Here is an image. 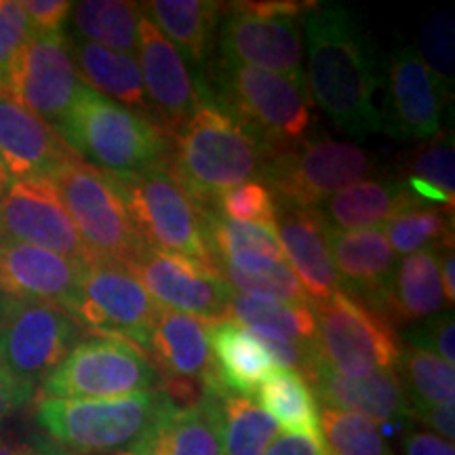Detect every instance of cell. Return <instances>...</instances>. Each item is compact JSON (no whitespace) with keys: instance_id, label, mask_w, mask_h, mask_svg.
<instances>
[{"instance_id":"cell-23","label":"cell","mask_w":455,"mask_h":455,"mask_svg":"<svg viewBox=\"0 0 455 455\" xmlns=\"http://www.w3.org/2000/svg\"><path fill=\"white\" fill-rule=\"evenodd\" d=\"M83 264L32 244L0 241V298L70 308Z\"/></svg>"},{"instance_id":"cell-13","label":"cell","mask_w":455,"mask_h":455,"mask_svg":"<svg viewBox=\"0 0 455 455\" xmlns=\"http://www.w3.org/2000/svg\"><path fill=\"white\" fill-rule=\"evenodd\" d=\"M84 335L61 306L0 298V365L36 388Z\"/></svg>"},{"instance_id":"cell-46","label":"cell","mask_w":455,"mask_h":455,"mask_svg":"<svg viewBox=\"0 0 455 455\" xmlns=\"http://www.w3.org/2000/svg\"><path fill=\"white\" fill-rule=\"evenodd\" d=\"M34 395V386L15 378L13 373L7 371L0 365V424L11 418L17 409L24 407Z\"/></svg>"},{"instance_id":"cell-9","label":"cell","mask_w":455,"mask_h":455,"mask_svg":"<svg viewBox=\"0 0 455 455\" xmlns=\"http://www.w3.org/2000/svg\"><path fill=\"white\" fill-rule=\"evenodd\" d=\"M161 388L155 365L135 344L114 338L81 339L43 382V398L104 401Z\"/></svg>"},{"instance_id":"cell-31","label":"cell","mask_w":455,"mask_h":455,"mask_svg":"<svg viewBox=\"0 0 455 455\" xmlns=\"http://www.w3.org/2000/svg\"><path fill=\"white\" fill-rule=\"evenodd\" d=\"M212 409L224 455H264L278 436V426L251 396L235 392L201 395Z\"/></svg>"},{"instance_id":"cell-17","label":"cell","mask_w":455,"mask_h":455,"mask_svg":"<svg viewBox=\"0 0 455 455\" xmlns=\"http://www.w3.org/2000/svg\"><path fill=\"white\" fill-rule=\"evenodd\" d=\"M64 32H32L11 70L7 93L44 123L61 121L81 89Z\"/></svg>"},{"instance_id":"cell-27","label":"cell","mask_w":455,"mask_h":455,"mask_svg":"<svg viewBox=\"0 0 455 455\" xmlns=\"http://www.w3.org/2000/svg\"><path fill=\"white\" fill-rule=\"evenodd\" d=\"M131 451L138 455H224L204 396L184 405L169 398Z\"/></svg>"},{"instance_id":"cell-29","label":"cell","mask_w":455,"mask_h":455,"mask_svg":"<svg viewBox=\"0 0 455 455\" xmlns=\"http://www.w3.org/2000/svg\"><path fill=\"white\" fill-rule=\"evenodd\" d=\"M209 344L220 384L235 395H258L259 386L276 369L255 335L232 318L209 325Z\"/></svg>"},{"instance_id":"cell-21","label":"cell","mask_w":455,"mask_h":455,"mask_svg":"<svg viewBox=\"0 0 455 455\" xmlns=\"http://www.w3.org/2000/svg\"><path fill=\"white\" fill-rule=\"evenodd\" d=\"M327 243L341 291L384 318L396 272V253L382 228L350 232L327 228Z\"/></svg>"},{"instance_id":"cell-25","label":"cell","mask_w":455,"mask_h":455,"mask_svg":"<svg viewBox=\"0 0 455 455\" xmlns=\"http://www.w3.org/2000/svg\"><path fill=\"white\" fill-rule=\"evenodd\" d=\"M422 201L398 178L363 180L341 188L316 204L315 212L333 230H371L388 224L398 213L422 207Z\"/></svg>"},{"instance_id":"cell-51","label":"cell","mask_w":455,"mask_h":455,"mask_svg":"<svg viewBox=\"0 0 455 455\" xmlns=\"http://www.w3.org/2000/svg\"><path fill=\"white\" fill-rule=\"evenodd\" d=\"M455 255H453V247H445L439 251V270H441V284H443V293H445V301L449 304V308L453 306L455 301Z\"/></svg>"},{"instance_id":"cell-12","label":"cell","mask_w":455,"mask_h":455,"mask_svg":"<svg viewBox=\"0 0 455 455\" xmlns=\"http://www.w3.org/2000/svg\"><path fill=\"white\" fill-rule=\"evenodd\" d=\"M161 306L127 266L106 259L84 264L68 312L83 331L124 339L144 350Z\"/></svg>"},{"instance_id":"cell-22","label":"cell","mask_w":455,"mask_h":455,"mask_svg":"<svg viewBox=\"0 0 455 455\" xmlns=\"http://www.w3.org/2000/svg\"><path fill=\"white\" fill-rule=\"evenodd\" d=\"M275 198V196H272ZM276 238L310 304H323L341 291L338 270L327 243V226L315 209L275 198Z\"/></svg>"},{"instance_id":"cell-28","label":"cell","mask_w":455,"mask_h":455,"mask_svg":"<svg viewBox=\"0 0 455 455\" xmlns=\"http://www.w3.org/2000/svg\"><path fill=\"white\" fill-rule=\"evenodd\" d=\"M447 301L441 284L439 251H419L396 264L395 281L384 318L395 327H413L445 315Z\"/></svg>"},{"instance_id":"cell-20","label":"cell","mask_w":455,"mask_h":455,"mask_svg":"<svg viewBox=\"0 0 455 455\" xmlns=\"http://www.w3.org/2000/svg\"><path fill=\"white\" fill-rule=\"evenodd\" d=\"M74 158H81L53 124L26 110L0 91V161L11 181L53 178Z\"/></svg>"},{"instance_id":"cell-52","label":"cell","mask_w":455,"mask_h":455,"mask_svg":"<svg viewBox=\"0 0 455 455\" xmlns=\"http://www.w3.org/2000/svg\"><path fill=\"white\" fill-rule=\"evenodd\" d=\"M9 186H11V178H9L7 169H4L3 161H0V198L4 196V192L9 190Z\"/></svg>"},{"instance_id":"cell-50","label":"cell","mask_w":455,"mask_h":455,"mask_svg":"<svg viewBox=\"0 0 455 455\" xmlns=\"http://www.w3.org/2000/svg\"><path fill=\"white\" fill-rule=\"evenodd\" d=\"M0 455H76L55 443H21L0 439Z\"/></svg>"},{"instance_id":"cell-10","label":"cell","mask_w":455,"mask_h":455,"mask_svg":"<svg viewBox=\"0 0 455 455\" xmlns=\"http://www.w3.org/2000/svg\"><path fill=\"white\" fill-rule=\"evenodd\" d=\"M375 171L378 161L365 148L333 138H306L270 156L259 181L275 198L315 209L341 188L367 180Z\"/></svg>"},{"instance_id":"cell-32","label":"cell","mask_w":455,"mask_h":455,"mask_svg":"<svg viewBox=\"0 0 455 455\" xmlns=\"http://www.w3.org/2000/svg\"><path fill=\"white\" fill-rule=\"evenodd\" d=\"M204 230L213 261H226L241 272H261L287 261L276 232L228 220L215 209H204Z\"/></svg>"},{"instance_id":"cell-34","label":"cell","mask_w":455,"mask_h":455,"mask_svg":"<svg viewBox=\"0 0 455 455\" xmlns=\"http://www.w3.org/2000/svg\"><path fill=\"white\" fill-rule=\"evenodd\" d=\"M140 17V3L124 0H84L72 3L70 9L74 36L133 57L138 49Z\"/></svg>"},{"instance_id":"cell-53","label":"cell","mask_w":455,"mask_h":455,"mask_svg":"<svg viewBox=\"0 0 455 455\" xmlns=\"http://www.w3.org/2000/svg\"><path fill=\"white\" fill-rule=\"evenodd\" d=\"M118 455H138V453H135V451H131V449H129V451H121V453H118Z\"/></svg>"},{"instance_id":"cell-7","label":"cell","mask_w":455,"mask_h":455,"mask_svg":"<svg viewBox=\"0 0 455 455\" xmlns=\"http://www.w3.org/2000/svg\"><path fill=\"white\" fill-rule=\"evenodd\" d=\"M49 180L91 258L121 266L138 258L146 243L129 218L116 175L74 158Z\"/></svg>"},{"instance_id":"cell-33","label":"cell","mask_w":455,"mask_h":455,"mask_svg":"<svg viewBox=\"0 0 455 455\" xmlns=\"http://www.w3.org/2000/svg\"><path fill=\"white\" fill-rule=\"evenodd\" d=\"M316 403L308 379L291 369H275L258 390V405L270 415L272 422L289 435L325 445Z\"/></svg>"},{"instance_id":"cell-41","label":"cell","mask_w":455,"mask_h":455,"mask_svg":"<svg viewBox=\"0 0 455 455\" xmlns=\"http://www.w3.org/2000/svg\"><path fill=\"white\" fill-rule=\"evenodd\" d=\"M418 55L428 68L441 93L451 100L453 93V13L449 9L436 11L422 24L419 30Z\"/></svg>"},{"instance_id":"cell-3","label":"cell","mask_w":455,"mask_h":455,"mask_svg":"<svg viewBox=\"0 0 455 455\" xmlns=\"http://www.w3.org/2000/svg\"><path fill=\"white\" fill-rule=\"evenodd\" d=\"M55 129L84 163L114 175L163 167L173 141L158 124L87 84H81Z\"/></svg>"},{"instance_id":"cell-47","label":"cell","mask_w":455,"mask_h":455,"mask_svg":"<svg viewBox=\"0 0 455 455\" xmlns=\"http://www.w3.org/2000/svg\"><path fill=\"white\" fill-rule=\"evenodd\" d=\"M411 418L419 419V422L435 430L432 435L441 436L449 443H453L455 436V405L453 403H445V405H426V407H413Z\"/></svg>"},{"instance_id":"cell-6","label":"cell","mask_w":455,"mask_h":455,"mask_svg":"<svg viewBox=\"0 0 455 455\" xmlns=\"http://www.w3.org/2000/svg\"><path fill=\"white\" fill-rule=\"evenodd\" d=\"M312 3L261 0L224 4L220 20V60L275 72L299 89L304 76V15Z\"/></svg>"},{"instance_id":"cell-24","label":"cell","mask_w":455,"mask_h":455,"mask_svg":"<svg viewBox=\"0 0 455 455\" xmlns=\"http://www.w3.org/2000/svg\"><path fill=\"white\" fill-rule=\"evenodd\" d=\"M323 407L356 413L378 422H396L411 418V401L398 373H371L348 378L315 358L304 375Z\"/></svg>"},{"instance_id":"cell-18","label":"cell","mask_w":455,"mask_h":455,"mask_svg":"<svg viewBox=\"0 0 455 455\" xmlns=\"http://www.w3.org/2000/svg\"><path fill=\"white\" fill-rule=\"evenodd\" d=\"M135 60H138L152 112H155L161 129L173 140V135L184 127L190 114L195 112L203 93V81L196 83L192 78L184 57L152 24L150 17L144 15V11H141L138 24Z\"/></svg>"},{"instance_id":"cell-26","label":"cell","mask_w":455,"mask_h":455,"mask_svg":"<svg viewBox=\"0 0 455 455\" xmlns=\"http://www.w3.org/2000/svg\"><path fill=\"white\" fill-rule=\"evenodd\" d=\"M66 41L83 84L158 124L150 101L146 98L144 81H141L138 60L133 55L118 53V51L81 41L76 36H66Z\"/></svg>"},{"instance_id":"cell-44","label":"cell","mask_w":455,"mask_h":455,"mask_svg":"<svg viewBox=\"0 0 455 455\" xmlns=\"http://www.w3.org/2000/svg\"><path fill=\"white\" fill-rule=\"evenodd\" d=\"M409 344L415 348L428 350L432 355L441 356L443 361L455 363V323H453V312L447 310L445 315L432 318L422 325H413L403 329Z\"/></svg>"},{"instance_id":"cell-37","label":"cell","mask_w":455,"mask_h":455,"mask_svg":"<svg viewBox=\"0 0 455 455\" xmlns=\"http://www.w3.org/2000/svg\"><path fill=\"white\" fill-rule=\"evenodd\" d=\"M382 232L392 251L405 258L419 251H441L453 247V212L422 204L398 213L384 224Z\"/></svg>"},{"instance_id":"cell-38","label":"cell","mask_w":455,"mask_h":455,"mask_svg":"<svg viewBox=\"0 0 455 455\" xmlns=\"http://www.w3.org/2000/svg\"><path fill=\"white\" fill-rule=\"evenodd\" d=\"M398 378L413 407L445 405L455 398V367L428 350L403 348Z\"/></svg>"},{"instance_id":"cell-8","label":"cell","mask_w":455,"mask_h":455,"mask_svg":"<svg viewBox=\"0 0 455 455\" xmlns=\"http://www.w3.org/2000/svg\"><path fill=\"white\" fill-rule=\"evenodd\" d=\"M135 230L155 251L213 266L204 230V209L163 167L116 175Z\"/></svg>"},{"instance_id":"cell-1","label":"cell","mask_w":455,"mask_h":455,"mask_svg":"<svg viewBox=\"0 0 455 455\" xmlns=\"http://www.w3.org/2000/svg\"><path fill=\"white\" fill-rule=\"evenodd\" d=\"M304 43L306 83L335 127L358 140L384 131L382 110L375 106L378 70L355 17L338 4L312 3L304 15Z\"/></svg>"},{"instance_id":"cell-40","label":"cell","mask_w":455,"mask_h":455,"mask_svg":"<svg viewBox=\"0 0 455 455\" xmlns=\"http://www.w3.org/2000/svg\"><path fill=\"white\" fill-rule=\"evenodd\" d=\"M213 268L218 270L221 281L238 295L312 306L308 293L304 291L299 278L295 276L287 261H281V264H275L272 268L261 272H241L226 261H213Z\"/></svg>"},{"instance_id":"cell-2","label":"cell","mask_w":455,"mask_h":455,"mask_svg":"<svg viewBox=\"0 0 455 455\" xmlns=\"http://www.w3.org/2000/svg\"><path fill=\"white\" fill-rule=\"evenodd\" d=\"M272 152L236 118L203 81L201 100L171 141L164 169L203 209L215 204L232 188L261 178Z\"/></svg>"},{"instance_id":"cell-30","label":"cell","mask_w":455,"mask_h":455,"mask_svg":"<svg viewBox=\"0 0 455 455\" xmlns=\"http://www.w3.org/2000/svg\"><path fill=\"white\" fill-rule=\"evenodd\" d=\"M141 11L175 44L186 64H207L224 4L212 0H152L141 4Z\"/></svg>"},{"instance_id":"cell-36","label":"cell","mask_w":455,"mask_h":455,"mask_svg":"<svg viewBox=\"0 0 455 455\" xmlns=\"http://www.w3.org/2000/svg\"><path fill=\"white\" fill-rule=\"evenodd\" d=\"M228 318L244 329H266L281 333L298 344L315 348L316 316L312 306L289 304V301L258 299L232 291L228 304Z\"/></svg>"},{"instance_id":"cell-43","label":"cell","mask_w":455,"mask_h":455,"mask_svg":"<svg viewBox=\"0 0 455 455\" xmlns=\"http://www.w3.org/2000/svg\"><path fill=\"white\" fill-rule=\"evenodd\" d=\"M32 26L28 21L20 0H0V91L7 93L11 70L32 36Z\"/></svg>"},{"instance_id":"cell-5","label":"cell","mask_w":455,"mask_h":455,"mask_svg":"<svg viewBox=\"0 0 455 455\" xmlns=\"http://www.w3.org/2000/svg\"><path fill=\"white\" fill-rule=\"evenodd\" d=\"M169 398L161 388L104 401H64L41 396L36 405V422L55 445L70 453H121L140 441Z\"/></svg>"},{"instance_id":"cell-39","label":"cell","mask_w":455,"mask_h":455,"mask_svg":"<svg viewBox=\"0 0 455 455\" xmlns=\"http://www.w3.org/2000/svg\"><path fill=\"white\" fill-rule=\"evenodd\" d=\"M318 422L327 455H395L373 419L323 407Z\"/></svg>"},{"instance_id":"cell-49","label":"cell","mask_w":455,"mask_h":455,"mask_svg":"<svg viewBox=\"0 0 455 455\" xmlns=\"http://www.w3.org/2000/svg\"><path fill=\"white\" fill-rule=\"evenodd\" d=\"M264 455H327L325 445L295 435H278Z\"/></svg>"},{"instance_id":"cell-45","label":"cell","mask_w":455,"mask_h":455,"mask_svg":"<svg viewBox=\"0 0 455 455\" xmlns=\"http://www.w3.org/2000/svg\"><path fill=\"white\" fill-rule=\"evenodd\" d=\"M24 13L30 21L32 30L38 34L61 32L66 20L70 17L72 3L68 0H24Z\"/></svg>"},{"instance_id":"cell-14","label":"cell","mask_w":455,"mask_h":455,"mask_svg":"<svg viewBox=\"0 0 455 455\" xmlns=\"http://www.w3.org/2000/svg\"><path fill=\"white\" fill-rule=\"evenodd\" d=\"M209 325L198 316L158 310L146 344V356L161 378V390L173 401L195 403L201 395L224 392L215 373Z\"/></svg>"},{"instance_id":"cell-35","label":"cell","mask_w":455,"mask_h":455,"mask_svg":"<svg viewBox=\"0 0 455 455\" xmlns=\"http://www.w3.org/2000/svg\"><path fill=\"white\" fill-rule=\"evenodd\" d=\"M453 133H439L403 163V181L424 204L451 209L455 201Z\"/></svg>"},{"instance_id":"cell-15","label":"cell","mask_w":455,"mask_h":455,"mask_svg":"<svg viewBox=\"0 0 455 455\" xmlns=\"http://www.w3.org/2000/svg\"><path fill=\"white\" fill-rule=\"evenodd\" d=\"M0 241L47 249L83 266L93 259L53 181L44 178L11 181L0 198Z\"/></svg>"},{"instance_id":"cell-48","label":"cell","mask_w":455,"mask_h":455,"mask_svg":"<svg viewBox=\"0 0 455 455\" xmlns=\"http://www.w3.org/2000/svg\"><path fill=\"white\" fill-rule=\"evenodd\" d=\"M405 455H455L453 443H449L432 432H407L403 436Z\"/></svg>"},{"instance_id":"cell-11","label":"cell","mask_w":455,"mask_h":455,"mask_svg":"<svg viewBox=\"0 0 455 455\" xmlns=\"http://www.w3.org/2000/svg\"><path fill=\"white\" fill-rule=\"evenodd\" d=\"M312 310L316 316L318 361L348 378L398 371L403 348L396 329L378 312L344 291L312 306Z\"/></svg>"},{"instance_id":"cell-4","label":"cell","mask_w":455,"mask_h":455,"mask_svg":"<svg viewBox=\"0 0 455 455\" xmlns=\"http://www.w3.org/2000/svg\"><path fill=\"white\" fill-rule=\"evenodd\" d=\"M212 83L209 89L215 100L241 118L272 156L310 138L315 121L310 95L287 78L261 68L218 60Z\"/></svg>"},{"instance_id":"cell-19","label":"cell","mask_w":455,"mask_h":455,"mask_svg":"<svg viewBox=\"0 0 455 455\" xmlns=\"http://www.w3.org/2000/svg\"><path fill=\"white\" fill-rule=\"evenodd\" d=\"M447 101L415 47H398L388 68L384 131L415 141L436 138L443 133Z\"/></svg>"},{"instance_id":"cell-16","label":"cell","mask_w":455,"mask_h":455,"mask_svg":"<svg viewBox=\"0 0 455 455\" xmlns=\"http://www.w3.org/2000/svg\"><path fill=\"white\" fill-rule=\"evenodd\" d=\"M127 268L163 308L209 323L228 318L232 289L213 266L144 247Z\"/></svg>"},{"instance_id":"cell-42","label":"cell","mask_w":455,"mask_h":455,"mask_svg":"<svg viewBox=\"0 0 455 455\" xmlns=\"http://www.w3.org/2000/svg\"><path fill=\"white\" fill-rule=\"evenodd\" d=\"M215 212L228 220L253 224L266 230L276 232L275 221V198L272 192L259 180H249L244 184L232 188L215 204Z\"/></svg>"}]
</instances>
